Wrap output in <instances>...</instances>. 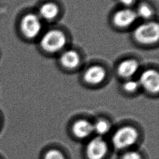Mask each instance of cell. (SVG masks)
Instances as JSON below:
<instances>
[{
  "label": "cell",
  "instance_id": "cell-1",
  "mask_svg": "<svg viewBox=\"0 0 159 159\" xmlns=\"http://www.w3.org/2000/svg\"><path fill=\"white\" fill-rule=\"evenodd\" d=\"M139 129L133 125L125 124L117 128L112 134L110 144L121 152L134 148L140 140Z\"/></svg>",
  "mask_w": 159,
  "mask_h": 159
},
{
  "label": "cell",
  "instance_id": "cell-2",
  "mask_svg": "<svg viewBox=\"0 0 159 159\" xmlns=\"http://www.w3.org/2000/svg\"><path fill=\"white\" fill-rule=\"evenodd\" d=\"M39 39L41 49L49 54L61 52L67 44L65 33L59 29L53 28L43 32Z\"/></svg>",
  "mask_w": 159,
  "mask_h": 159
},
{
  "label": "cell",
  "instance_id": "cell-3",
  "mask_svg": "<svg viewBox=\"0 0 159 159\" xmlns=\"http://www.w3.org/2000/svg\"><path fill=\"white\" fill-rule=\"evenodd\" d=\"M132 37L139 44L150 46L158 43L159 39V25L156 21L148 20L135 27Z\"/></svg>",
  "mask_w": 159,
  "mask_h": 159
},
{
  "label": "cell",
  "instance_id": "cell-4",
  "mask_svg": "<svg viewBox=\"0 0 159 159\" xmlns=\"http://www.w3.org/2000/svg\"><path fill=\"white\" fill-rule=\"evenodd\" d=\"M42 21L37 13H25L21 17L19 21L20 34L27 40L39 39L43 32Z\"/></svg>",
  "mask_w": 159,
  "mask_h": 159
},
{
  "label": "cell",
  "instance_id": "cell-5",
  "mask_svg": "<svg viewBox=\"0 0 159 159\" xmlns=\"http://www.w3.org/2000/svg\"><path fill=\"white\" fill-rule=\"evenodd\" d=\"M110 142L105 137L93 136L84 147L86 159H106L110 152Z\"/></svg>",
  "mask_w": 159,
  "mask_h": 159
},
{
  "label": "cell",
  "instance_id": "cell-6",
  "mask_svg": "<svg viewBox=\"0 0 159 159\" xmlns=\"http://www.w3.org/2000/svg\"><path fill=\"white\" fill-rule=\"evenodd\" d=\"M140 88L150 95H157L159 91V74L153 68L140 71L137 78Z\"/></svg>",
  "mask_w": 159,
  "mask_h": 159
},
{
  "label": "cell",
  "instance_id": "cell-7",
  "mask_svg": "<svg viewBox=\"0 0 159 159\" xmlns=\"http://www.w3.org/2000/svg\"><path fill=\"white\" fill-rule=\"evenodd\" d=\"M137 19L135 9L131 7H122L116 11L112 16L113 25L120 29H125L132 26Z\"/></svg>",
  "mask_w": 159,
  "mask_h": 159
},
{
  "label": "cell",
  "instance_id": "cell-8",
  "mask_svg": "<svg viewBox=\"0 0 159 159\" xmlns=\"http://www.w3.org/2000/svg\"><path fill=\"white\" fill-rule=\"evenodd\" d=\"M73 136L78 140L87 141L94 135L93 122L85 118L76 119L70 128Z\"/></svg>",
  "mask_w": 159,
  "mask_h": 159
},
{
  "label": "cell",
  "instance_id": "cell-9",
  "mask_svg": "<svg viewBox=\"0 0 159 159\" xmlns=\"http://www.w3.org/2000/svg\"><path fill=\"white\" fill-rule=\"evenodd\" d=\"M107 77L106 68L100 65H92L85 69L83 74L84 83L91 86H97L102 84Z\"/></svg>",
  "mask_w": 159,
  "mask_h": 159
},
{
  "label": "cell",
  "instance_id": "cell-10",
  "mask_svg": "<svg viewBox=\"0 0 159 159\" xmlns=\"http://www.w3.org/2000/svg\"><path fill=\"white\" fill-rule=\"evenodd\" d=\"M140 63L133 58L121 60L117 66V73L122 79L133 78L140 71Z\"/></svg>",
  "mask_w": 159,
  "mask_h": 159
},
{
  "label": "cell",
  "instance_id": "cell-11",
  "mask_svg": "<svg viewBox=\"0 0 159 159\" xmlns=\"http://www.w3.org/2000/svg\"><path fill=\"white\" fill-rule=\"evenodd\" d=\"M59 62L63 68L68 70H73L80 66L81 57L78 52L75 49H65L60 55Z\"/></svg>",
  "mask_w": 159,
  "mask_h": 159
},
{
  "label": "cell",
  "instance_id": "cell-12",
  "mask_svg": "<svg viewBox=\"0 0 159 159\" xmlns=\"http://www.w3.org/2000/svg\"><path fill=\"white\" fill-rule=\"evenodd\" d=\"M60 12V9L57 4L53 1H47L39 6L37 14L42 20L50 22L55 20Z\"/></svg>",
  "mask_w": 159,
  "mask_h": 159
},
{
  "label": "cell",
  "instance_id": "cell-13",
  "mask_svg": "<svg viewBox=\"0 0 159 159\" xmlns=\"http://www.w3.org/2000/svg\"><path fill=\"white\" fill-rule=\"evenodd\" d=\"M94 135L99 137H105L112 130L111 122L104 117H99L93 122Z\"/></svg>",
  "mask_w": 159,
  "mask_h": 159
},
{
  "label": "cell",
  "instance_id": "cell-14",
  "mask_svg": "<svg viewBox=\"0 0 159 159\" xmlns=\"http://www.w3.org/2000/svg\"><path fill=\"white\" fill-rule=\"evenodd\" d=\"M135 11L138 19L139 18L145 21L150 20L154 14L153 7L146 2H142L139 4Z\"/></svg>",
  "mask_w": 159,
  "mask_h": 159
},
{
  "label": "cell",
  "instance_id": "cell-15",
  "mask_svg": "<svg viewBox=\"0 0 159 159\" xmlns=\"http://www.w3.org/2000/svg\"><path fill=\"white\" fill-rule=\"evenodd\" d=\"M122 88L125 93L133 94L136 93L140 89V87L137 79L133 78L124 80L122 84Z\"/></svg>",
  "mask_w": 159,
  "mask_h": 159
},
{
  "label": "cell",
  "instance_id": "cell-16",
  "mask_svg": "<svg viewBox=\"0 0 159 159\" xmlns=\"http://www.w3.org/2000/svg\"><path fill=\"white\" fill-rule=\"evenodd\" d=\"M43 159H67L65 153L60 149L52 147L45 151Z\"/></svg>",
  "mask_w": 159,
  "mask_h": 159
},
{
  "label": "cell",
  "instance_id": "cell-17",
  "mask_svg": "<svg viewBox=\"0 0 159 159\" xmlns=\"http://www.w3.org/2000/svg\"><path fill=\"white\" fill-rule=\"evenodd\" d=\"M120 159H144V158L141 152L135 148H132L122 152Z\"/></svg>",
  "mask_w": 159,
  "mask_h": 159
},
{
  "label": "cell",
  "instance_id": "cell-18",
  "mask_svg": "<svg viewBox=\"0 0 159 159\" xmlns=\"http://www.w3.org/2000/svg\"><path fill=\"white\" fill-rule=\"evenodd\" d=\"M122 7H131L135 0H118Z\"/></svg>",
  "mask_w": 159,
  "mask_h": 159
},
{
  "label": "cell",
  "instance_id": "cell-19",
  "mask_svg": "<svg viewBox=\"0 0 159 159\" xmlns=\"http://www.w3.org/2000/svg\"><path fill=\"white\" fill-rule=\"evenodd\" d=\"M4 125V117L2 113L0 111V133L3 129Z\"/></svg>",
  "mask_w": 159,
  "mask_h": 159
},
{
  "label": "cell",
  "instance_id": "cell-20",
  "mask_svg": "<svg viewBox=\"0 0 159 159\" xmlns=\"http://www.w3.org/2000/svg\"><path fill=\"white\" fill-rule=\"evenodd\" d=\"M0 159H5V158L0 153Z\"/></svg>",
  "mask_w": 159,
  "mask_h": 159
}]
</instances>
